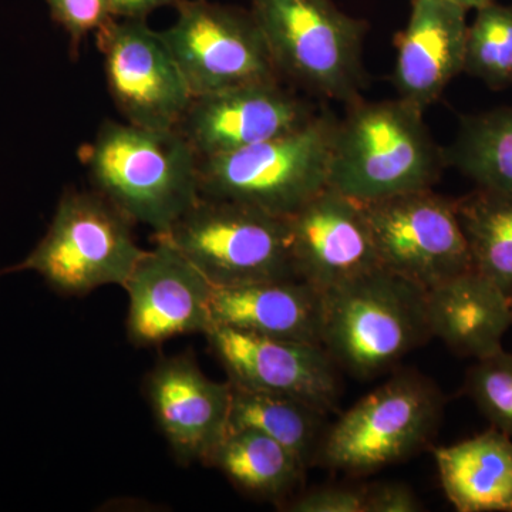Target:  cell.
Wrapping results in <instances>:
<instances>
[{"label": "cell", "instance_id": "obj_5", "mask_svg": "<svg viewBox=\"0 0 512 512\" xmlns=\"http://www.w3.org/2000/svg\"><path fill=\"white\" fill-rule=\"evenodd\" d=\"M282 82L350 106L362 99L366 23L332 0H251Z\"/></svg>", "mask_w": 512, "mask_h": 512}, {"label": "cell", "instance_id": "obj_6", "mask_svg": "<svg viewBox=\"0 0 512 512\" xmlns=\"http://www.w3.org/2000/svg\"><path fill=\"white\" fill-rule=\"evenodd\" d=\"M336 126L332 114L318 113L284 136L202 158L201 195L291 217L329 187Z\"/></svg>", "mask_w": 512, "mask_h": 512}, {"label": "cell", "instance_id": "obj_23", "mask_svg": "<svg viewBox=\"0 0 512 512\" xmlns=\"http://www.w3.org/2000/svg\"><path fill=\"white\" fill-rule=\"evenodd\" d=\"M444 153L477 188L512 194V106L464 116Z\"/></svg>", "mask_w": 512, "mask_h": 512}, {"label": "cell", "instance_id": "obj_24", "mask_svg": "<svg viewBox=\"0 0 512 512\" xmlns=\"http://www.w3.org/2000/svg\"><path fill=\"white\" fill-rule=\"evenodd\" d=\"M474 271L512 291V194L483 190L456 200Z\"/></svg>", "mask_w": 512, "mask_h": 512}, {"label": "cell", "instance_id": "obj_8", "mask_svg": "<svg viewBox=\"0 0 512 512\" xmlns=\"http://www.w3.org/2000/svg\"><path fill=\"white\" fill-rule=\"evenodd\" d=\"M164 239L214 288L298 278L288 217L201 195Z\"/></svg>", "mask_w": 512, "mask_h": 512}, {"label": "cell", "instance_id": "obj_7", "mask_svg": "<svg viewBox=\"0 0 512 512\" xmlns=\"http://www.w3.org/2000/svg\"><path fill=\"white\" fill-rule=\"evenodd\" d=\"M444 406L436 383L414 370L397 372L326 430L318 463L350 476L402 463L433 441Z\"/></svg>", "mask_w": 512, "mask_h": 512}, {"label": "cell", "instance_id": "obj_30", "mask_svg": "<svg viewBox=\"0 0 512 512\" xmlns=\"http://www.w3.org/2000/svg\"><path fill=\"white\" fill-rule=\"evenodd\" d=\"M114 18L146 20L154 10L177 5L180 0H110Z\"/></svg>", "mask_w": 512, "mask_h": 512}, {"label": "cell", "instance_id": "obj_29", "mask_svg": "<svg viewBox=\"0 0 512 512\" xmlns=\"http://www.w3.org/2000/svg\"><path fill=\"white\" fill-rule=\"evenodd\" d=\"M423 510L409 485L382 483L370 485L367 512H419Z\"/></svg>", "mask_w": 512, "mask_h": 512}, {"label": "cell", "instance_id": "obj_14", "mask_svg": "<svg viewBox=\"0 0 512 512\" xmlns=\"http://www.w3.org/2000/svg\"><path fill=\"white\" fill-rule=\"evenodd\" d=\"M204 336L232 384L293 397L323 413L338 404L339 367L322 345L220 325H212Z\"/></svg>", "mask_w": 512, "mask_h": 512}, {"label": "cell", "instance_id": "obj_17", "mask_svg": "<svg viewBox=\"0 0 512 512\" xmlns=\"http://www.w3.org/2000/svg\"><path fill=\"white\" fill-rule=\"evenodd\" d=\"M467 12L448 0H413L409 22L396 37L393 84L400 100L429 109L463 73Z\"/></svg>", "mask_w": 512, "mask_h": 512}, {"label": "cell", "instance_id": "obj_28", "mask_svg": "<svg viewBox=\"0 0 512 512\" xmlns=\"http://www.w3.org/2000/svg\"><path fill=\"white\" fill-rule=\"evenodd\" d=\"M369 487L315 488L293 498L286 504V511L292 512H367Z\"/></svg>", "mask_w": 512, "mask_h": 512}, {"label": "cell", "instance_id": "obj_9", "mask_svg": "<svg viewBox=\"0 0 512 512\" xmlns=\"http://www.w3.org/2000/svg\"><path fill=\"white\" fill-rule=\"evenodd\" d=\"M379 264L424 291L473 269L456 200L420 190L362 202Z\"/></svg>", "mask_w": 512, "mask_h": 512}, {"label": "cell", "instance_id": "obj_33", "mask_svg": "<svg viewBox=\"0 0 512 512\" xmlns=\"http://www.w3.org/2000/svg\"><path fill=\"white\" fill-rule=\"evenodd\" d=\"M0 278H2V274H0Z\"/></svg>", "mask_w": 512, "mask_h": 512}, {"label": "cell", "instance_id": "obj_10", "mask_svg": "<svg viewBox=\"0 0 512 512\" xmlns=\"http://www.w3.org/2000/svg\"><path fill=\"white\" fill-rule=\"evenodd\" d=\"M164 30L192 99L242 84L282 80L251 9L210 0H180Z\"/></svg>", "mask_w": 512, "mask_h": 512}, {"label": "cell", "instance_id": "obj_1", "mask_svg": "<svg viewBox=\"0 0 512 512\" xmlns=\"http://www.w3.org/2000/svg\"><path fill=\"white\" fill-rule=\"evenodd\" d=\"M93 190L163 235L201 197L200 158L178 130L107 120L80 150Z\"/></svg>", "mask_w": 512, "mask_h": 512}, {"label": "cell", "instance_id": "obj_27", "mask_svg": "<svg viewBox=\"0 0 512 512\" xmlns=\"http://www.w3.org/2000/svg\"><path fill=\"white\" fill-rule=\"evenodd\" d=\"M50 16L70 40V50L79 52L83 40L114 18L110 0H46Z\"/></svg>", "mask_w": 512, "mask_h": 512}, {"label": "cell", "instance_id": "obj_20", "mask_svg": "<svg viewBox=\"0 0 512 512\" xmlns=\"http://www.w3.org/2000/svg\"><path fill=\"white\" fill-rule=\"evenodd\" d=\"M441 487L458 512H512V440L491 429L434 448Z\"/></svg>", "mask_w": 512, "mask_h": 512}, {"label": "cell", "instance_id": "obj_32", "mask_svg": "<svg viewBox=\"0 0 512 512\" xmlns=\"http://www.w3.org/2000/svg\"><path fill=\"white\" fill-rule=\"evenodd\" d=\"M510 301H511V308H512V291L510 293Z\"/></svg>", "mask_w": 512, "mask_h": 512}, {"label": "cell", "instance_id": "obj_18", "mask_svg": "<svg viewBox=\"0 0 512 512\" xmlns=\"http://www.w3.org/2000/svg\"><path fill=\"white\" fill-rule=\"evenodd\" d=\"M212 325L322 345L323 293L301 278L214 288Z\"/></svg>", "mask_w": 512, "mask_h": 512}, {"label": "cell", "instance_id": "obj_15", "mask_svg": "<svg viewBox=\"0 0 512 512\" xmlns=\"http://www.w3.org/2000/svg\"><path fill=\"white\" fill-rule=\"evenodd\" d=\"M146 396L175 460L207 464L228 431L231 382L210 379L192 356H164L146 377Z\"/></svg>", "mask_w": 512, "mask_h": 512}, {"label": "cell", "instance_id": "obj_26", "mask_svg": "<svg viewBox=\"0 0 512 512\" xmlns=\"http://www.w3.org/2000/svg\"><path fill=\"white\" fill-rule=\"evenodd\" d=\"M464 392L495 429L512 439V353L500 350L468 369Z\"/></svg>", "mask_w": 512, "mask_h": 512}, {"label": "cell", "instance_id": "obj_3", "mask_svg": "<svg viewBox=\"0 0 512 512\" xmlns=\"http://www.w3.org/2000/svg\"><path fill=\"white\" fill-rule=\"evenodd\" d=\"M430 339L427 292L387 269L323 293L322 346L357 379L389 372Z\"/></svg>", "mask_w": 512, "mask_h": 512}, {"label": "cell", "instance_id": "obj_2", "mask_svg": "<svg viewBox=\"0 0 512 512\" xmlns=\"http://www.w3.org/2000/svg\"><path fill=\"white\" fill-rule=\"evenodd\" d=\"M348 107L336 126L330 188L359 202L433 188L447 161L424 111L399 97Z\"/></svg>", "mask_w": 512, "mask_h": 512}, {"label": "cell", "instance_id": "obj_19", "mask_svg": "<svg viewBox=\"0 0 512 512\" xmlns=\"http://www.w3.org/2000/svg\"><path fill=\"white\" fill-rule=\"evenodd\" d=\"M427 318L431 338L458 356L483 359L504 349L512 326L510 295L471 269L427 291Z\"/></svg>", "mask_w": 512, "mask_h": 512}, {"label": "cell", "instance_id": "obj_11", "mask_svg": "<svg viewBox=\"0 0 512 512\" xmlns=\"http://www.w3.org/2000/svg\"><path fill=\"white\" fill-rule=\"evenodd\" d=\"M107 87L127 123L178 130L192 101L177 60L146 20L113 18L96 32Z\"/></svg>", "mask_w": 512, "mask_h": 512}, {"label": "cell", "instance_id": "obj_22", "mask_svg": "<svg viewBox=\"0 0 512 512\" xmlns=\"http://www.w3.org/2000/svg\"><path fill=\"white\" fill-rule=\"evenodd\" d=\"M228 430L254 429L291 451L308 470L318 463L326 430L323 417L311 404L293 397L232 384Z\"/></svg>", "mask_w": 512, "mask_h": 512}, {"label": "cell", "instance_id": "obj_4", "mask_svg": "<svg viewBox=\"0 0 512 512\" xmlns=\"http://www.w3.org/2000/svg\"><path fill=\"white\" fill-rule=\"evenodd\" d=\"M134 222L96 190L66 188L36 247L2 276L35 272L57 295L80 298L101 286L123 288L144 255Z\"/></svg>", "mask_w": 512, "mask_h": 512}, {"label": "cell", "instance_id": "obj_13", "mask_svg": "<svg viewBox=\"0 0 512 512\" xmlns=\"http://www.w3.org/2000/svg\"><path fill=\"white\" fill-rule=\"evenodd\" d=\"M316 114L282 80H269L194 97L178 131L202 160L284 136Z\"/></svg>", "mask_w": 512, "mask_h": 512}, {"label": "cell", "instance_id": "obj_16", "mask_svg": "<svg viewBox=\"0 0 512 512\" xmlns=\"http://www.w3.org/2000/svg\"><path fill=\"white\" fill-rule=\"evenodd\" d=\"M288 221L296 275L320 292L382 268L362 202L328 187Z\"/></svg>", "mask_w": 512, "mask_h": 512}, {"label": "cell", "instance_id": "obj_21", "mask_svg": "<svg viewBox=\"0 0 512 512\" xmlns=\"http://www.w3.org/2000/svg\"><path fill=\"white\" fill-rule=\"evenodd\" d=\"M207 466L251 497L276 504L298 488L306 473L291 451L254 429L228 430Z\"/></svg>", "mask_w": 512, "mask_h": 512}, {"label": "cell", "instance_id": "obj_12", "mask_svg": "<svg viewBox=\"0 0 512 512\" xmlns=\"http://www.w3.org/2000/svg\"><path fill=\"white\" fill-rule=\"evenodd\" d=\"M128 295V342L137 349L163 345L212 326L214 286L164 239L144 252L123 286Z\"/></svg>", "mask_w": 512, "mask_h": 512}, {"label": "cell", "instance_id": "obj_25", "mask_svg": "<svg viewBox=\"0 0 512 512\" xmlns=\"http://www.w3.org/2000/svg\"><path fill=\"white\" fill-rule=\"evenodd\" d=\"M464 73L490 89L512 84V6L488 3L468 25Z\"/></svg>", "mask_w": 512, "mask_h": 512}, {"label": "cell", "instance_id": "obj_31", "mask_svg": "<svg viewBox=\"0 0 512 512\" xmlns=\"http://www.w3.org/2000/svg\"><path fill=\"white\" fill-rule=\"evenodd\" d=\"M448 2L457 3V5L463 6V8H466L467 10H477L488 5V3L495 2V0H448Z\"/></svg>", "mask_w": 512, "mask_h": 512}]
</instances>
